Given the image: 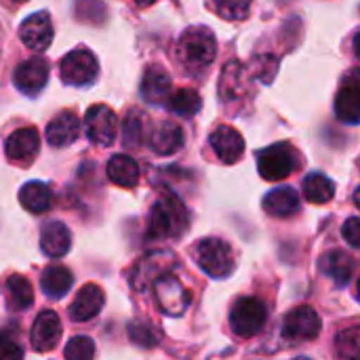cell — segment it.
<instances>
[{
	"instance_id": "obj_20",
	"label": "cell",
	"mask_w": 360,
	"mask_h": 360,
	"mask_svg": "<svg viewBox=\"0 0 360 360\" xmlns=\"http://www.w3.org/2000/svg\"><path fill=\"white\" fill-rule=\"evenodd\" d=\"M184 146V131L175 122H158L150 133V148L158 156H171Z\"/></svg>"
},
{
	"instance_id": "obj_6",
	"label": "cell",
	"mask_w": 360,
	"mask_h": 360,
	"mask_svg": "<svg viewBox=\"0 0 360 360\" xmlns=\"http://www.w3.org/2000/svg\"><path fill=\"white\" fill-rule=\"evenodd\" d=\"M154 291H156V304L167 316H181L192 302L190 289H186L184 283L171 272H165L154 281Z\"/></svg>"
},
{
	"instance_id": "obj_38",
	"label": "cell",
	"mask_w": 360,
	"mask_h": 360,
	"mask_svg": "<svg viewBox=\"0 0 360 360\" xmlns=\"http://www.w3.org/2000/svg\"><path fill=\"white\" fill-rule=\"evenodd\" d=\"M137 6H150V4H154L156 0H133Z\"/></svg>"
},
{
	"instance_id": "obj_34",
	"label": "cell",
	"mask_w": 360,
	"mask_h": 360,
	"mask_svg": "<svg viewBox=\"0 0 360 360\" xmlns=\"http://www.w3.org/2000/svg\"><path fill=\"white\" fill-rule=\"evenodd\" d=\"M359 327H350L346 331H342L335 340V350L338 356L344 359H356L359 356Z\"/></svg>"
},
{
	"instance_id": "obj_1",
	"label": "cell",
	"mask_w": 360,
	"mask_h": 360,
	"mask_svg": "<svg viewBox=\"0 0 360 360\" xmlns=\"http://www.w3.org/2000/svg\"><path fill=\"white\" fill-rule=\"evenodd\" d=\"M190 215L184 202L173 192H162L154 202L148 219V238L150 240H169L186 234Z\"/></svg>"
},
{
	"instance_id": "obj_15",
	"label": "cell",
	"mask_w": 360,
	"mask_h": 360,
	"mask_svg": "<svg viewBox=\"0 0 360 360\" xmlns=\"http://www.w3.org/2000/svg\"><path fill=\"white\" fill-rule=\"evenodd\" d=\"M59 338H61L59 316L53 310L40 312L38 319L34 321V327H32V333H30L32 348L36 352H49L59 344Z\"/></svg>"
},
{
	"instance_id": "obj_2",
	"label": "cell",
	"mask_w": 360,
	"mask_h": 360,
	"mask_svg": "<svg viewBox=\"0 0 360 360\" xmlns=\"http://www.w3.org/2000/svg\"><path fill=\"white\" fill-rule=\"evenodd\" d=\"M175 55L186 72L190 74L205 72L217 55V42L213 32L205 25L188 27L177 40Z\"/></svg>"
},
{
	"instance_id": "obj_22",
	"label": "cell",
	"mask_w": 360,
	"mask_h": 360,
	"mask_svg": "<svg viewBox=\"0 0 360 360\" xmlns=\"http://www.w3.org/2000/svg\"><path fill=\"white\" fill-rule=\"evenodd\" d=\"M72 247V234L65 224L49 221L40 234V249L49 257H63Z\"/></svg>"
},
{
	"instance_id": "obj_9",
	"label": "cell",
	"mask_w": 360,
	"mask_h": 360,
	"mask_svg": "<svg viewBox=\"0 0 360 360\" xmlns=\"http://www.w3.org/2000/svg\"><path fill=\"white\" fill-rule=\"evenodd\" d=\"M319 333H321V316L316 314L314 308L302 306L285 316V323H283L285 340H289L293 344L312 342L319 338Z\"/></svg>"
},
{
	"instance_id": "obj_13",
	"label": "cell",
	"mask_w": 360,
	"mask_h": 360,
	"mask_svg": "<svg viewBox=\"0 0 360 360\" xmlns=\"http://www.w3.org/2000/svg\"><path fill=\"white\" fill-rule=\"evenodd\" d=\"M209 143L213 148V152L217 154V158L226 165H234L238 162V158L243 156L245 152V141H243V135L230 127V124H221L217 127L211 137H209Z\"/></svg>"
},
{
	"instance_id": "obj_18",
	"label": "cell",
	"mask_w": 360,
	"mask_h": 360,
	"mask_svg": "<svg viewBox=\"0 0 360 360\" xmlns=\"http://www.w3.org/2000/svg\"><path fill=\"white\" fill-rule=\"evenodd\" d=\"M249 74L243 70V65L238 61L228 63L221 70V78H219V97L221 101L230 103V101H240L243 95L249 91Z\"/></svg>"
},
{
	"instance_id": "obj_25",
	"label": "cell",
	"mask_w": 360,
	"mask_h": 360,
	"mask_svg": "<svg viewBox=\"0 0 360 360\" xmlns=\"http://www.w3.org/2000/svg\"><path fill=\"white\" fill-rule=\"evenodd\" d=\"M72 283H74L72 272L65 266H59V264L49 266L40 276V287H42L44 295L51 297V300H61L65 293H70Z\"/></svg>"
},
{
	"instance_id": "obj_39",
	"label": "cell",
	"mask_w": 360,
	"mask_h": 360,
	"mask_svg": "<svg viewBox=\"0 0 360 360\" xmlns=\"http://www.w3.org/2000/svg\"><path fill=\"white\" fill-rule=\"evenodd\" d=\"M15 2H25V0H15Z\"/></svg>"
},
{
	"instance_id": "obj_14",
	"label": "cell",
	"mask_w": 360,
	"mask_h": 360,
	"mask_svg": "<svg viewBox=\"0 0 360 360\" xmlns=\"http://www.w3.org/2000/svg\"><path fill=\"white\" fill-rule=\"evenodd\" d=\"M40 150V137H38V131L32 129V127H23V129H17L15 133L8 135L6 143H4V152L6 156L13 160V162H23V165H30L36 154Z\"/></svg>"
},
{
	"instance_id": "obj_16",
	"label": "cell",
	"mask_w": 360,
	"mask_h": 360,
	"mask_svg": "<svg viewBox=\"0 0 360 360\" xmlns=\"http://www.w3.org/2000/svg\"><path fill=\"white\" fill-rule=\"evenodd\" d=\"M335 114H338L340 120H344V122H348V124H359L360 82L356 72H352V74L344 80V84H342V89H340V93H338V97H335Z\"/></svg>"
},
{
	"instance_id": "obj_5",
	"label": "cell",
	"mask_w": 360,
	"mask_h": 360,
	"mask_svg": "<svg viewBox=\"0 0 360 360\" xmlns=\"http://www.w3.org/2000/svg\"><path fill=\"white\" fill-rule=\"evenodd\" d=\"M295 150L289 143H274L257 152V169L266 181H281L297 167Z\"/></svg>"
},
{
	"instance_id": "obj_23",
	"label": "cell",
	"mask_w": 360,
	"mask_h": 360,
	"mask_svg": "<svg viewBox=\"0 0 360 360\" xmlns=\"http://www.w3.org/2000/svg\"><path fill=\"white\" fill-rule=\"evenodd\" d=\"M321 272L333 281L335 287H346L354 274V262L344 251H329L321 259Z\"/></svg>"
},
{
	"instance_id": "obj_24",
	"label": "cell",
	"mask_w": 360,
	"mask_h": 360,
	"mask_svg": "<svg viewBox=\"0 0 360 360\" xmlns=\"http://www.w3.org/2000/svg\"><path fill=\"white\" fill-rule=\"evenodd\" d=\"M108 177L120 188H135L139 184V165L127 154H116L108 162Z\"/></svg>"
},
{
	"instance_id": "obj_30",
	"label": "cell",
	"mask_w": 360,
	"mask_h": 360,
	"mask_svg": "<svg viewBox=\"0 0 360 360\" xmlns=\"http://www.w3.org/2000/svg\"><path fill=\"white\" fill-rule=\"evenodd\" d=\"M165 101H167V105H169V110L173 114L184 116V118L194 116L202 105V99L194 89H179L175 93H169V97Z\"/></svg>"
},
{
	"instance_id": "obj_28",
	"label": "cell",
	"mask_w": 360,
	"mask_h": 360,
	"mask_svg": "<svg viewBox=\"0 0 360 360\" xmlns=\"http://www.w3.org/2000/svg\"><path fill=\"white\" fill-rule=\"evenodd\" d=\"M19 202L30 211V213H44L49 211L53 202L51 188L42 181H30L21 188L19 192Z\"/></svg>"
},
{
	"instance_id": "obj_27",
	"label": "cell",
	"mask_w": 360,
	"mask_h": 360,
	"mask_svg": "<svg viewBox=\"0 0 360 360\" xmlns=\"http://www.w3.org/2000/svg\"><path fill=\"white\" fill-rule=\"evenodd\" d=\"M6 304L15 312L30 310L34 306V289L25 276L13 274L6 278Z\"/></svg>"
},
{
	"instance_id": "obj_31",
	"label": "cell",
	"mask_w": 360,
	"mask_h": 360,
	"mask_svg": "<svg viewBox=\"0 0 360 360\" xmlns=\"http://www.w3.org/2000/svg\"><path fill=\"white\" fill-rule=\"evenodd\" d=\"M146 114L139 110H131L124 118V127H122V143L131 150H137L143 141V131H146Z\"/></svg>"
},
{
	"instance_id": "obj_3",
	"label": "cell",
	"mask_w": 360,
	"mask_h": 360,
	"mask_svg": "<svg viewBox=\"0 0 360 360\" xmlns=\"http://www.w3.org/2000/svg\"><path fill=\"white\" fill-rule=\"evenodd\" d=\"M198 266L213 278H226L234 272L236 259L232 247L221 238H205L194 247Z\"/></svg>"
},
{
	"instance_id": "obj_11",
	"label": "cell",
	"mask_w": 360,
	"mask_h": 360,
	"mask_svg": "<svg viewBox=\"0 0 360 360\" xmlns=\"http://www.w3.org/2000/svg\"><path fill=\"white\" fill-rule=\"evenodd\" d=\"M15 86L25 95H36L49 80V61L42 57H30L15 68Z\"/></svg>"
},
{
	"instance_id": "obj_29",
	"label": "cell",
	"mask_w": 360,
	"mask_h": 360,
	"mask_svg": "<svg viewBox=\"0 0 360 360\" xmlns=\"http://www.w3.org/2000/svg\"><path fill=\"white\" fill-rule=\"evenodd\" d=\"M304 196L308 202L325 205L335 196V184L323 173H312L304 179Z\"/></svg>"
},
{
	"instance_id": "obj_37",
	"label": "cell",
	"mask_w": 360,
	"mask_h": 360,
	"mask_svg": "<svg viewBox=\"0 0 360 360\" xmlns=\"http://www.w3.org/2000/svg\"><path fill=\"white\" fill-rule=\"evenodd\" d=\"M342 236L348 240V245L350 247H359L360 245V221L359 217H350L346 224H344V228H342Z\"/></svg>"
},
{
	"instance_id": "obj_10",
	"label": "cell",
	"mask_w": 360,
	"mask_h": 360,
	"mask_svg": "<svg viewBox=\"0 0 360 360\" xmlns=\"http://www.w3.org/2000/svg\"><path fill=\"white\" fill-rule=\"evenodd\" d=\"M86 135L93 143L97 146H110L116 139L118 133V118L114 114L112 108L97 103L93 108H89L86 112Z\"/></svg>"
},
{
	"instance_id": "obj_7",
	"label": "cell",
	"mask_w": 360,
	"mask_h": 360,
	"mask_svg": "<svg viewBox=\"0 0 360 360\" xmlns=\"http://www.w3.org/2000/svg\"><path fill=\"white\" fill-rule=\"evenodd\" d=\"M173 262H175V257L169 251H150V253H146L141 259H137V264L129 272L131 287L135 291L143 293L148 287L154 285V281L158 276H162L165 272H171Z\"/></svg>"
},
{
	"instance_id": "obj_21",
	"label": "cell",
	"mask_w": 360,
	"mask_h": 360,
	"mask_svg": "<svg viewBox=\"0 0 360 360\" xmlns=\"http://www.w3.org/2000/svg\"><path fill=\"white\" fill-rule=\"evenodd\" d=\"M171 93V76L160 65H148L141 80V97L146 103L158 105Z\"/></svg>"
},
{
	"instance_id": "obj_8",
	"label": "cell",
	"mask_w": 360,
	"mask_h": 360,
	"mask_svg": "<svg viewBox=\"0 0 360 360\" xmlns=\"http://www.w3.org/2000/svg\"><path fill=\"white\" fill-rule=\"evenodd\" d=\"M59 72H61V80L65 84L86 86V84L95 82V78L99 74V63H97V59H95V55L91 51L76 49V51L68 53L61 59Z\"/></svg>"
},
{
	"instance_id": "obj_35",
	"label": "cell",
	"mask_w": 360,
	"mask_h": 360,
	"mask_svg": "<svg viewBox=\"0 0 360 360\" xmlns=\"http://www.w3.org/2000/svg\"><path fill=\"white\" fill-rule=\"evenodd\" d=\"M23 359V348L13 329H4L0 333V360Z\"/></svg>"
},
{
	"instance_id": "obj_19",
	"label": "cell",
	"mask_w": 360,
	"mask_h": 360,
	"mask_svg": "<svg viewBox=\"0 0 360 360\" xmlns=\"http://www.w3.org/2000/svg\"><path fill=\"white\" fill-rule=\"evenodd\" d=\"M46 141L53 148H65L74 143L80 135V118L74 112H61L46 127Z\"/></svg>"
},
{
	"instance_id": "obj_17",
	"label": "cell",
	"mask_w": 360,
	"mask_h": 360,
	"mask_svg": "<svg viewBox=\"0 0 360 360\" xmlns=\"http://www.w3.org/2000/svg\"><path fill=\"white\" fill-rule=\"evenodd\" d=\"M103 302H105V295H103V289L99 285H93V283L91 285H84L78 291V295H76V300H74V304L70 308L72 321L86 323V321L95 319L101 312Z\"/></svg>"
},
{
	"instance_id": "obj_32",
	"label": "cell",
	"mask_w": 360,
	"mask_h": 360,
	"mask_svg": "<svg viewBox=\"0 0 360 360\" xmlns=\"http://www.w3.org/2000/svg\"><path fill=\"white\" fill-rule=\"evenodd\" d=\"M251 2L253 0H213L217 15L228 19V21H243V19H247V15L251 11Z\"/></svg>"
},
{
	"instance_id": "obj_26",
	"label": "cell",
	"mask_w": 360,
	"mask_h": 360,
	"mask_svg": "<svg viewBox=\"0 0 360 360\" xmlns=\"http://www.w3.org/2000/svg\"><path fill=\"white\" fill-rule=\"evenodd\" d=\"M264 209L272 217H289L300 209V196L293 188H276L264 198Z\"/></svg>"
},
{
	"instance_id": "obj_4",
	"label": "cell",
	"mask_w": 360,
	"mask_h": 360,
	"mask_svg": "<svg viewBox=\"0 0 360 360\" xmlns=\"http://www.w3.org/2000/svg\"><path fill=\"white\" fill-rule=\"evenodd\" d=\"M268 321L266 304L257 297H243L234 304L230 312V329L238 338H253L257 335Z\"/></svg>"
},
{
	"instance_id": "obj_36",
	"label": "cell",
	"mask_w": 360,
	"mask_h": 360,
	"mask_svg": "<svg viewBox=\"0 0 360 360\" xmlns=\"http://www.w3.org/2000/svg\"><path fill=\"white\" fill-rule=\"evenodd\" d=\"M129 335H131V340L137 346H146V348H152L156 344V340H158L156 333H154V329H152V325H148V323H143V325L133 323L131 329H129Z\"/></svg>"
},
{
	"instance_id": "obj_12",
	"label": "cell",
	"mask_w": 360,
	"mask_h": 360,
	"mask_svg": "<svg viewBox=\"0 0 360 360\" xmlns=\"http://www.w3.org/2000/svg\"><path fill=\"white\" fill-rule=\"evenodd\" d=\"M19 38L23 40V44L36 53H42L44 49H49L51 40H53V23L49 13L40 11L30 15L27 19H23L21 27H19Z\"/></svg>"
},
{
	"instance_id": "obj_33",
	"label": "cell",
	"mask_w": 360,
	"mask_h": 360,
	"mask_svg": "<svg viewBox=\"0 0 360 360\" xmlns=\"http://www.w3.org/2000/svg\"><path fill=\"white\" fill-rule=\"evenodd\" d=\"M63 356L68 360H89L95 356V342L91 338H84V335H78V338H72L70 344L65 346L63 350Z\"/></svg>"
}]
</instances>
